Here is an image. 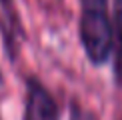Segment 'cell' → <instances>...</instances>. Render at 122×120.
Segmentation results:
<instances>
[{
  "label": "cell",
  "mask_w": 122,
  "mask_h": 120,
  "mask_svg": "<svg viewBox=\"0 0 122 120\" xmlns=\"http://www.w3.org/2000/svg\"><path fill=\"white\" fill-rule=\"evenodd\" d=\"M24 120H58V106L50 90L34 76L26 80Z\"/></svg>",
  "instance_id": "obj_2"
},
{
  "label": "cell",
  "mask_w": 122,
  "mask_h": 120,
  "mask_svg": "<svg viewBox=\"0 0 122 120\" xmlns=\"http://www.w3.org/2000/svg\"><path fill=\"white\" fill-rule=\"evenodd\" d=\"M80 44L94 66H102L112 56V16L108 0H80Z\"/></svg>",
  "instance_id": "obj_1"
},
{
  "label": "cell",
  "mask_w": 122,
  "mask_h": 120,
  "mask_svg": "<svg viewBox=\"0 0 122 120\" xmlns=\"http://www.w3.org/2000/svg\"><path fill=\"white\" fill-rule=\"evenodd\" d=\"M70 120H98V116L88 108H82L80 104H72V110H70Z\"/></svg>",
  "instance_id": "obj_5"
},
{
  "label": "cell",
  "mask_w": 122,
  "mask_h": 120,
  "mask_svg": "<svg viewBox=\"0 0 122 120\" xmlns=\"http://www.w3.org/2000/svg\"><path fill=\"white\" fill-rule=\"evenodd\" d=\"M0 10H2V18H4V40H6V48L10 52V56H14L16 52V42L20 36V22H18V14L16 8H14V0H0Z\"/></svg>",
  "instance_id": "obj_3"
},
{
  "label": "cell",
  "mask_w": 122,
  "mask_h": 120,
  "mask_svg": "<svg viewBox=\"0 0 122 120\" xmlns=\"http://www.w3.org/2000/svg\"><path fill=\"white\" fill-rule=\"evenodd\" d=\"M0 88H2V74H0Z\"/></svg>",
  "instance_id": "obj_6"
},
{
  "label": "cell",
  "mask_w": 122,
  "mask_h": 120,
  "mask_svg": "<svg viewBox=\"0 0 122 120\" xmlns=\"http://www.w3.org/2000/svg\"><path fill=\"white\" fill-rule=\"evenodd\" d=\"M112 54H114V78L122 86V0H114L112 10Z\"/></svg>",
  "instance_id": "obj_4"
}]
</instances>
